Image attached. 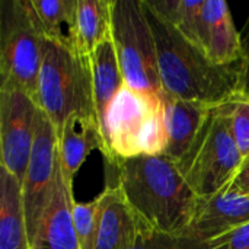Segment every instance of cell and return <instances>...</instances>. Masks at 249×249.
Here are the masks:
<instances>
[{"instance_id":"cell-20","label":"cell","mask_w":249,"mask_h":249,"mask_svg":"<svg viewBox=\"0 0 249 249\" xmlns=\"http://www.w3.org/2000/svg\"><path fill=\"white\" fill-rule=\"evenodd\" d=\"M147 4L169 22L185 39L200 48L201 7L204 0H146Z\"/></svg>"},{"instance_id":"cell-25","label":"cell","mask_w":249,"mask_h":249,"mask_svg":"<svg viewBox=\"0 0 249 249\" xmlns=\"http://www.w3.org/2000/svg\"><path fill=\"white\" fill-rule=\"evenodd\" d=\"M229 187L233 188L235 191L241 193V194L249 196V158L244 159L241 169L238 171L236 177L229 184Z\"/></svg>"},{"instance_id":"cell-11","label":"cell","mask_w":249,"mask_h":249,"mask_svg":"<svg viewBox=\"0 0 249 249\" xmlns=\"http://www.w3.org/2000/svg\"><path fill=\"white\" fill-rule=\"evenodd\" d=\"M200 48L214 64L229 66L242 61V35L238 32L225 0H204L201 7Z\"/></svg>"},{"instance_id":"cell-6","label":"cell","mask_w":249,"mask_h":249,"mask_svg":"<svg viewBox=\"0 0 249 249\" xmlns=\"http://www.w3.org/2000/svg\"><path fill=\"white\" fill-rule=\"evenodd\" d=\"M44 39L31 0L0 1V79L15 82L35 102Z\"/></svg>"},{"instance_id":"cell-19","label":"cell","mask_w":249,"mask_h":249,"mask_svg":"<svg viewBox=\"0 0 249 249\" xmlns=\"http://www.w3.org/2000/svg\"><path fill=\"white\" fill-rule=\"evenodd\" d=\"M44 38L76 51L77 0H31Z\"/></svg>"},{"instance_id":"cell-5","label":"cell","mask_w":249,"mask_h":249,"mask_svg":"<svg viewBox=\"0 0 249 249\" xmlns=\"http://www.w3.org/2000/svg\"><path fill=\"white\" fill-rule=\"evenodd\" d=\"M244 163L229 127L226 102L213 107L187 153L177 162L182 177L198 198L225 190Z\"/></svg>"},{"instance_id":"cell-2","label":"cell","mask_w":249,"mask_h":249,"mask_svg":"<svg viewBox=\"0 0 249 249\" xmlns=\"http://www.w3.org/2000/svg\"><path fill=\"white\" fill-rule=\"evenodd\" d=\"M143 6L156 41L159 77L165 93L219 107L244 89L242 61L229 66L214 64L201 48L160 18L146 0Z\"/></svg>"},{"instance_id":"cell-18","label":"cell","mask_w":249,"mask_h":249,"mask_svg":"<svg viewBox=\"0 0 249 249\" xmlns=\"http://www.w3.org/2000/svg\"><path fill=\"white\" fill-rule=\"evenodd\" d=\"M112 0H77L76 51L90 57L104 41L111 39Z\"/></svg>"},{"instance_id":"cell-21","label":"cell","mask_w":249,"mask_h":249,"mask_svg":"<svg viewBox=\"0 0 249 249\" xmlns=\"http://www.w3.org/2000/svg\"><path fill=\"white\" fill-rule=\"evenodd\" d=\"M107 206V193L104 190L96 198L88 203H74L73 222L80 249H96L101 220Z\"/></svg>"},{"instance_id":"cell-4","label":"cell","mask_w":249,"mask_h":249,"mask_svg":"<svg viewBox=\"0 0 249 249\" xmlns=\"http://www.w3.org/2000/svg\"><path fill=\"white\" fill-rule=\"evenodd\" d=\"M36 104L57 133L73 114L96 117L90 57L44 39Z\"/></svg>"},{"instance_id":"cell-13","label":"cell","mask_w":249,"mask_h":249,"mask_svg":"<svg viewBox=\"0 0 249 249\" xmlns=\"http://www.w3.org/2000/svg\"><path fill=\"white\" fill-rule=\"evenodd\" d=\"M93 149H98L105 159H108V146L102 136L98 118L83 114L70 115L58 131L61 169L70 182H73L74 175Z\"/></svg>"},{"instance_id":"cell-1","label":"cell","mask_w":249,"mask_h":249,"mask_svg":"<svg viewBox=\"0 0 249 249\" xmlns=\"http://www.w3.org/2000/svg\"><path fill=\"white\" fill-rule=\"evenodd\" d=\"M127 204L149 229L185 235L196 214L198 197L175 160L166 155H140L114 163Z\"/></svg>"},{"instance_id":"cell-24","label":"cell","mask_w":249,"mask_h":249,"mask_svg":"<svg viewBox=\"0 0 249 249\" xmlns=\"http://www.w3.org/2000/svg\"><path fill=\"white\" fill-rule=\"evenodd\" d=\"M207 249H249V223L209 241Z\"/></svg>"},{"instance_id":"cell-7","label":"cell","mask_w":249,"mask_h":249,"mask_svg":"<svg viewBox=\"0 0 249 249\" xmlns=\"http://www.w3.org/2000/svg\"><path fill=\"white\" fill-rule=\"evenodd\" d=\"M111 41L125 80L133 89L162 95L156 41L143 0H112Z\"/></svg>"},{"instance_id":"cell-23","label":"cell","mask_w":249,"mask_h":249,"mask_svg":"<svg viewBox=\"0 0 249 249\" xmlns=\"http://www.w3.org/2000/svg\"><path fill=\"white\" fill-rule=\"evenodd\" d=\"M131 249H207V242L188 235L162 233L140 223L136 242Z\"/></svg>"},{"instance_id":"cell-14","label":"cell","mask_w":249,"mask_h":249,"mask_svg":"<svg viewBox=\"0 0 249 249\" xmlns=\"http://www.w3.org/2000/svg\"><path fill=\"white\" fill-rule=\"evenodd\" d=\"M168 144L163 155L178 162L187 153L213 107L184 101L162 92Z\"/></svg>"},{"instance_id":"cell-16","label":"cell","mask_w":249,"mask_h":249,"mask_svg":"<svg viewBox=\"0 0 249 249\" xmlns=\"http://www.w3.org/2000/svg\"><path fill=\"white\" fill-rule=\"evenodd\" d=\"M107 206L101 220L96 249H131L140 222L127 204L118 185L107 187Z\"/></svg>"},{"instance_id":"cell-22","label":"cell","mask_w":249,"mask_h":249,"mask_svg":"<svg viewBox=\"0 0 249 249\" xmlns=\"http://www.w3.org/2000/svg\"><path fill=\"white\" fill-rule=\"evenodd\" d=\"M226 107L232 137L244 159L249 158V93L239 90L226 102Z\"/></svg>"},{"instance_id":"cell-3","label":"cell","mask_w":249,"mask_h":249,"mask_svg":"<svg viewBox=\"0 0 249 249\" xmlns=\"http://www.w3.org/2000/svg\"><path fill=\"white\" fill-rule=\"evenodd\" d=\"M108 163L140 155H163L168 144L162 95L124 85L112 101L104 134Z\"/></svg>"},{"instance_id":"cell-26","label":"cell","mask_w":249,"mask_h":249,"mask_svg":"<svg viewBox=\"0 0 249 249\" xmlns=\"http://www.w3.org/2000/svg\"><path fill=\"white\" fill-rule=\"evenodd\" d=\"M244 57H242V71H244V90L249 93V18L247 20L245 31L242 34Z\"/></svg>"},{"instance_id":"cell-17","label":"cell","mask_w":249,"mask_h":249,"mask_svg":"<svg viewBox=\"0 0 249 249\" xmlns=\"http://www.w3.org/2000/svg\"><path fill=\"white\" fill-rule=\"evenodd\" d=\"M90 63L95 112L104 136L109 107L121 88L125 85V80L111 39L104 41L101 45H98V48L90 55Z\"/></svg>"},{"instance_id":"cell-12","label":"cell","mask_w":249,"mask_h":249,"mask_svg":"<svg viewBox=\"0 0 249 249\" xmlns=\"http://www.w3.org/2000/svg\"><path fill=\"white\" fill-rule=\"evenodd\" d=\"M74 203L73 182L64 177L61 169L31 249H80L73 222Z\"/></svg>"},{"instance_id":"cell-15","label":"cell","mask_w":249,"mask_h":249,"mask_svg":"<svg viewBox=\"0 0 249 249\" xmlns=\"http://www.w3.org/2000/svg\"><path fill=\"white\" fill-rule=\"evenodd\" d=\"M0 249H31L22 182L0 166Z\"/></svg>"},{"instance_id":"cell-10","label":"cell","mask_w":249,"mask_h":249,"mask_svg":"<svg viewBox=\"0 0 249 249\" xmlns=\"http://www.w3.org/2000/svg\"><path fill=\"white\" fill-rule=\"evenodd\" d=\"M247 223H249V196L228 185L212 197L198 198L194 219L185 235L209 242Z\"/></svg>"},{"instance_id":"cell-9","label":"cell","mask_w":249,"mask_h":249,"mask_svg":"<svg viewBox=\"0 0 249 249\" xmlns=\"http://www.w3.org/2000/svg\"><path fill=\"white\" fill-rule=\"evenodd\" d=\"M36 102L15 82H0V166L23 182L31 156Z\"/></svg>"},{"instance_id":"cell-8","label":"cell","mask_w":249,"mask_h":249,"mask_svg":"<svg viewBox=\"0 0 249 249\" xmlns=\"http://www.w3.org/2000/svg\"><path fill=\"white\" fill-rule=\"evenodd\" d=\"M60 171L61 162L57 128L48 115L38 108L34 144L22 182L29 242H32L39 222L51 201Z\"/></svg>"}]
</instances>
